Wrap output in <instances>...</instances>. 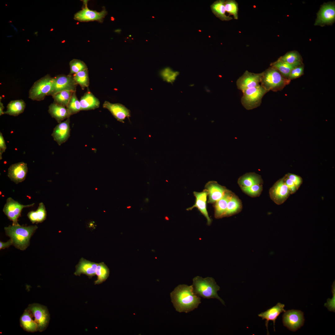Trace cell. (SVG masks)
I'll use <instances>...</instances> for the list:
<instances>
[{
	"mask_svg": "<svg viewBox=\"0 0 335 335\" xmlns=\"http://www.w3.org/2000/svg\"><path fill=\"white\" fill-rule=\"evenodd\" d=\"M171 302L176 310L188 313L197 308L201 303L200 297L195 294L192 285L180 284L171 293Z\"/></svg>",
	"mask_w": 335,
	"mask_h": 335,
	"instance_id": "6da1fadb",
	"label": "cell"
},
{
	"mask_svg": "<svg viewBox=\"0 0 335 335\" xmlns=\"http://www.w3.org/2000/svg\"><path fill=\"white\" fill-rule=\"evenodd\" d=\"M37 226H24L19 224L5 227L6 234L12 239L16 248L24 250L29 246L30 238L37 229Z\"/></svg>",
	"mask_w": 335,
	"mask_h": 335,
	"instance_id": "7a4b0ae2",
	"label": "cell"
},
{
	"mask_svg": "<svg viewBox=\"0 0 335 335\" xmlns=\"http://www.w3.org/2000/svg\"><path fill=\"white\" fill-rule=\"evenodd\" d=\"M193 281L192 285L195 294L204 298H216L225 305L224 302L217 293L220 287L213 278L211 277L203 278L197 276L193 279Z\"/></svg>",
	"mask_w": 335,
	"mask_h": 335,
	"instance_id": "3957f363",
	"label": "cell"
},
{
	"mask_svg": "<svg viewBox=\"0 0 335 335\" xmlns=\"http://www.w3.org/2000/svg\"><path fill=\"white\" fill-rule=\"evenodd\" d=\"M261 73L260 84L268 92L280 91L289 84L291 81L284 77L271 66Z\"/></svg>",
	"mask_w": 335,
	"mask_h": 335,
	"instance_id": "277c9868",
	"label": "cell"
},
{
	"mask_svg": "<svg viewBox=\"0 0 335 335\" xmlns=\"http://www.w3.org/2000/svg\"><path fill=\"white\" fill-rule=\"evenodd\" d=\"M53 78L47 74L35 82L29 92V98L33 100L41 101L48 96L52 87Z\"/></svg>",
	"mask_w": 335,
	"mask_h": 335,
	"instance_id": "5b68a950",
	"label": "cell"
},
{
	"mask_svg": "<svg viewBox=\"0 0 335 335\" xmlns=\"http://www.w3.org/2000/svg\"><path fill=\"white\" fill-rule=\"evenodd\" d=\"M268 92L261 84L256 87L246 89L242 92L241 103L247 110H251L259 106L264 95Z\"/></svg>",
	"mask_w": 335,
	"mask_h": 335,
	"instance_id": "8992f818",
	"label": "cell"
},
{
	"mask_svg": "<svg viewBox=\"0 0 335 335\" xmlns=\"http://www.w3.org/2000/svg\"><path fill=\"white\" fill-rule=\"evenodd\" d=\"M31 312L36 323L38 331L42 332L47 328L50 316L47 307L38 303L30 304L27 307Z\"/></svg>",
	"mask_w": 335,
	"mask_h": 335,
	"instance_id": "52a82bcc",
	"label": "cell"
},
{
	"mask_svg": "<svg viewBox=\"0 0 335 335\" xmlns=\"http://www.w3.org/2000/svg\"><path fill=\"white\" fill-rule=\"evenodd\" d=\"M77 84L73 76L69 74L59 75L53 77L51 90L48 96H52L60 91L67 90L76 92Z\"/></svg>",
	"mask_w": 335,
	"mask_h": 335,
	"instance_id": "ba28073f",
	"label": "cell"
},
{
	"mask_svg": "<svg viewBox=\"0 0 335 335\" xmlns=\"http://www.w3.org/2000/svg\"><path fill=\"white\" fill-rule=\"evenodd\" d=\"M304 313L301 310H292L284 312L282 316L284 325L291 331L295 332L303 325Z\"/></svg>",
	"mask_w": 335,
	"mask_h": 335,
	"instance_id": "9c48e42d",
	"label": "cell"
},
{
	"mask_svg": "<svg viewBox=\"0 0 335 335\" xmlns=\"http://www.w3.org/2000/svg\"><path fill=\"white\" fill-rule=\"evenodd\" d=\"M269 195L271 199L276 204L283 203L291 194L285 184L283 177L278 180L270 189Z\"/></svg>",
	"mask_w": 335,
	"mask_h": 335,
	"instance_id": "30bf717a",
	"label": "cell"
},
{
	"mask_svg": "<svg viewBox=\"0 0 335 335\" xmlns=\"http://www.w3.org/2000/svg\"><path fill=\"white\" fill-rule=\"evenodd\" d=\"M34 203L24 205L14 200L11 197L7 199L3 211L8 219L13 222V225L18 224V219L20 216L21 211L25 208L33 206Z\"/></svg>",
	"mask_w": 335,
	"mask_h": 335,
	"instance_id": "8fae6325",
	"label": "cell"
},
{
	"mask_svg": "<svg viewBox=\"0 0 335 335\" xmlns=\"http://www.w3.org/2000/svg\"><path fill=\"white\" fill-rule=\"evenodd\" d=\"M261 73H254L246 71L236 81L237 88L243 92L247 89L260 85Z\"/></svg>",
	"mask_w": 335,
	"mask_h": 335,
	"instance_id": "7c38bea8",
	"label": "cell"
},
{
	"mask_svg": "<svg viewBox=\"0 0 335 335\" xmlns=\"http://www.w3.org/2000/svg\"><path fill=\"white\" fill-rule=\"evenodd\" d=\"M107 14L105 8L98 12L90 10L86 4L84 7L74 14V19L80 22L97 21L101 22Z\"/></svg>",
	"mask_w": 335,
	"mask_h": 335,
	"instance_id": "4fadbf2b",
	"label": "cell"
},
{
	"mask_svg": "<svg viewBox=\"0 0 335 335\" xmlns=\"http://www.w3.org/2000/svg\"><path fill=\"white\" fill-rule=\"evenodd\" d=\"M335 19V7L333 3L324 4L317 13L315 25L324 26L332 24Z\"/></svg>",
	"mask_w": 335,
	"mask_h": 335,
	"instance_id": "5bb4252c",
	"label": "cell"
},
{
	"mask_svg": "<svg viewBox=\"0 0 335 335\" xmlns=\"http://www.w3.org/2000/svg\"><path fill=\"white\" fill-rule=\"evenodd\" d=\"M103 107V108L108 109L118 121L124 123V120L126 118L130 120V111L123 105L118 103H112L105 101Z\"/></svg>",
	"mask_w": 335,
	"mask_h": 335,
	"instance_id": "9a60e30c",
	"label": "cell"
},
{
	"mask_svg": "<svg viewBox=\"0 0 335 335\" xmlns=\"http://www.w3.org/2000/svg\"><path fill=\"white\" fill-rule=\"evenodd\" d=\"M27 172V164L20 162L12 164L10 166L7 175L12 181L17 184L25 180Z\"/></svg>",
	"mask_w": 335,
	"mask_h": 335,
	"instance_id": "2e32d148",
	"label": "cell"
},
{
	"mask_svg": "<svg viewBox=\"0 0 335 335\" xmlns=\"http://www.w3.org/2000/svg\"><path fill=\"white\" fill-rule=\"evenodd\" d=\"M69 124V118L65 121L59 123L53 129L51 135L59 145L66 142L70 136Z\"/></svg>",
	"mask_w": 335,
	"mask_h": 335,
	"instance_id": "e0dca14e",
	"label": "cell"
},
{
	"mask_svg": "<svg viewBox=\"0 0 335 335\" xmlns=\"http://www.w3.org/2000/svg\"><path fill=\"white\" fill-rule=\"evenodd\" d=\"M208 193V203H213L221 199L228 190L216 181H211L207 183L205 189Z\"/></svg>",
	"mask_w": 335,
	"mask_h": 335,
	"instance_id": "ac0fdd59",
	"label": "cell"
},
{
	"mask_svg": "<svg viewBox=\"0 0 335 335\" xmlns=\"http://www.w3.org/2000/svg\"><path fill=\"white\" fill-rule=\"evenodd\" d=\"M193 194L196 198L195 204L191 207L187 208L186 210H191L194 208H197L206 218L207 224L208 225H210L212 222V220L208 215L206 205L207 192L204 189L201 192L194 191Z\"/></svg>",
	"mask_w": 335,
	"mask_h": 335,
	"instance_id": "d6986e66",
	"label": "cell"
},
{
	"mask_svg": "<svg viewBox=\"0 0 335 335\" xmlns=\"http://www.w3.org/2000/svg\"><path fill=\"white\" fill-rule=\"evenodd\" d=\"M284 307L285 305L284 304L278 302L275 306L258 315L259 317L262 318V319L266 320L265 325L267 329V335L269 334L268 328L269 321L271 320L273 321L274 330L275 331V324L276 320L281 313L286 311L284 309Z\"/></svg>",
	"mask_w": 335,
	"mask_h": 335,
	"instance_id": "ffe728a7",
	"label": "cell"
},
{
	"mask_svg": "<svg viewBox=\"0 0 335 335\" xmlns=\"http://www.w3.org/2000/svg\"><path fill=\"white\" fill-rule=\"evenodd\" d=\"M97 264L82 258L76 266V270L74 274L79 276L82 274H85L89 278H91L96 275Z\"/></svg>",
	"mask_w": 335,
	"mask_h": 335,
	"instance_id": "44dd1931",
	"label": "cell"
},
{
	"mask_svg": "<svg viewBox=\"0 0 335 335\" xmlns=\"http://www.w3.org/2000/svg\"><path fill=\"white\" fill-rule=\"evenodd\" d=\"M20 327L25 331L29 333L38 331L37 324L33 315L27 307L25 309L20 319Z\"/></svg>",
	"mask_w": 335,
	"mask_h": 335,
	"instance_id": "7402d4cb",
	"label": "cell"
},
{
	"mask_svg": "<svg viewBox=\"0 0 335 335\" xmlns=\"http://www.w3.org/2000/svg\"><path fill=\"white\" fill-rule=\"evenodd\" d=\"M48 112L52 117L60 123L70 116L66 107L53 102L48 107Z\"/></svg>",
	"mask_w": 335,
	"mask_h": 335,
	"instance_id": "603a6c76",
	"label": "cell"
},
{
	"mask_svg": "<svg viewBox=\"0 0 335 335\" xmlns=\"http://www.w3.org/2000/svg\"><path fill=\"white\" fill-rule=\"evenodd\" d=\"M80 102L81 110L94 109L99 107L100 102L91 92L87 91L81 97Z\"/></svg>",
	"mask_w": 335,
	"mask_h": 335,
	"instance_id": "cb8c5ba5",
	"label": "cell"
},
{
	"mask_svg": "<svg viewBox=\"0 0 335 335\" xmlns=\"http://www.w3.org/2000/svg\"><path fill=\"white\" fill-rule=\"evenodd\" d=\"M233 194L227 190L223 196L215 202L214 216L216 218H220L224 217L228 202Z\"/></svg>",
	"mask_w": 335,
	"mask_h": 335,
	"instance_id": "d4e9b609",
	"label": "cell"
},
{
	"mask_svg": "<svg viewBox=\"0 0 335 335\" xmlns=\"http://www.w3.org/2000/svg\"><path fill=\"white\" fill-rule=\"evenodd\" d=\"M260 176L254 172L245 174L238 179V183L240 187H248L253 185L261 184Z\"/></svg>",
	"mask_w": 335,
	"mask_h": 335,
	"instance_id": "484cf974",
	"label": "cell"
},
{
	"mask_svg": "<svg viewBox=\"0 0 335 335\" xmlns=\"http://www.w3.org/2000/svg\"><path fill=\"white\" fill-rule=\"evenodd\" d=\"M225 0H218L214 2L211 5V8L213 14L220 20L223 21H228L232 18L227 16L225 6Z\"/></svg>",
	"mask_w": 335,
	"mask_h": 335,
	"instance_id": "4316f807",
	"label": "cell"
},
{
	"mask_svg": "<svg viewBox=\"0 0 335 335\" xmlns=\"http://www.w3.org/2000/svg\"><path fill=\"white\" fill-rule=\"evenodd\" d=\"M25 106V103L22 100H11L8 104L4 113L11 116H17L24 111Z\"/></svg>",
	"mask_w": 335,
	"mask_h": 335,
	"instance_id": "83f0119b",
	"label": "cell"
},
{
	"mask_svg": "<svg viewBox=\"0 0 335 335\" xmlns=\"http://www.w3.org/2000/svg\"><path fill=\"white\" fill-rule=\"evenodd\" d=\"M303 64L302 62L291 64L283 62L278 59L272 63L270 66L277 69L285 78L288 79V77L291 70L294 67Z\"/></svg>",
	"mask_w": 335,
	"mask_h": 335,
	"instance_id": "f1b7e54d",
	"label": "cell"
},
{
	"mask_svg": "<svg viewBox=\"0 0 335 335\" xmlns=\"http://www.w3.org/2000/svg\"><path fill=\"white\" fill-rule=\"evenodd\" d=\"M242 208V204L238 198L233 194L229 200L224 217L233 215L240 211Z\"/></svg>",
	"mask_w": 335,
	"mask_h": 335,
	"instance_id": "f546056e",
	"label": "cell"
},
{
	"mask_svg": "<svg viewBox=\"0 0 335 335\" xmlns=\"http://www.w3.org/2000/svg\"><path fill=\"white\" fill-rule=\"evenodd\" d=\"M74 92L64 90L59 92L52 96L54 102L66 107Z\"/></svg>",
	"mask_w": 335,
	"mask_h": 335,
	"instance_id": "4dcf8cb0",
	"label": "cell"
},
{
	"mask_svg": "<svg viewBox=\"0 0 335 335\" xmlns=\"http://www.w3.org/2000/svg\"><path fill=\"white\" fill-rule=\"evenodd\" d=\"M109 274V269L104 262L98 263L96 272L97 279L94 281V284H99L105 281L108 277Z\"/></svg>",
	"mask_w": 335,
	"mask_h": 335,
	"instance_id": "1f68e13d",
	"label": "cell"
},
{
	"mask_svg": "<svg viewBox=\"0 0 335 335\" xmlns=\"http://www.w3.org/2000/svg\"><path fill=\"white\" fill-rule=\"evenodd\" d=\"M74 79L77 84H79L83 89L88 87L89 80L88 69L80 71L73 76Z\"/></svg>",
	"mask_w": 335,
	"mask_h": 335,
	"instance_id": "d6a6232c",
	"label": "cell"
},
{
	"mask_svg": "<svg viewBox=\"0 0 335 335\" xmlns=\"http://www.w3.org/2000/svg\"><path fill=\"white\" fill-rule=\"evenodd\" d=\"M70 116L81 110L80 100L78 99L76 92H73L69 103L66 107Z\"/></svg>",
	"mask_w": 335,
	"mask_h": 335,
	"instance_id": "836d02e7",
	"label": "cell"
},
{
	"mask_svg": "<svg viewBox=\"0 0 335 335\" xmlns=\"http://www.w3.org/2000/svg\"><path fill=\"white\" fill-rule=\"evenodd\" d=\"M179 74L178 71H174L169 67L163 69L160 72V76L163 80L171 83L174 82Z\"/></svg>",
	"mask_w": 335,
	"mask_h": 335,
	"instance_id": "e575fe53",
	"label": "cell"
},
{
	"mask_svg": "<svg viewBox=\"0 0 335 335\" xmlns=\"http://www.w3.org/2000/svg\"><path fill=\"white\" fill-rule=\"evenodd\" d=\"M278 59L291 64L302 62L301 56L296 51L288 52L284 56L280 57Z\"/></svg>",
	"mask_w": 335,
	"mask_h": 335,
	"instance_id": "d590c367",
	"label": "cell"
},
{
	"mask_svg": "<svg viewBox=\"0 0 335 335\" xmlns=\"http://www.w3.org/2000/svg\"><path fill=\"white\" fill-rule=\"evenodd\" d=\"M70 68L69 75L75 74L80 71L88 69L85 63L83 61L78 59H73L69 62Z\"/></svg>",
	"mask_w": 335,
	"mask_h": 335,
	"instance_id": "8d00e7d4",
	"label": "cell"
},
{
	"mask_svg": "<svg viewBox=\"0 0 335 335\" xmlns=\"http://www.w3.org/2000/svg\"><path fill=\"white\" fill-rule=\"evenodd\" d=\"M225 6L226 12L233 16L234 19H238V7L237 2L234 0L225 1Z\"/></svg>",
	"mask_w": 335,
	"mask_h": 335,
	"instance_id": "74e56055",
	"label": "cell"
},
{
	"mask_svg": "<svg viewBox=\"0 0 335 335\" xmlns=\"http://www.w3.org/2000/svg\"><path fill=\"white\" fill-rule=\"evenodd\" d=\"M245 193L251 197L258 196L262 190V186L261 184H257L248 187H241Z\"/></svg>",
	"mask_w": 335,
	"mask_h": 335,
	"instance_id": "f35d334b",
	"label": "cell"
},
{
	"mask_svg": "<svg viewBox=\"0 0 335 335\" xmlns=\"http://www.w3.org/2000/svg\"><path fill=\"white\" fill-rule=\"evenodd\" d=\"M35 212L37 218V223L42 222L46 219L47 212L43 203L41 202L39 203L38 209Z\"/></svg>",
	"mask_w": 335,
	"mask_h": 335,
	"instance_id": "ab89813d",
	"label": "cell"
},
{
	"mask_svg": "<svg viewBox=\"0 0 335 335\" xmlns=\"http://www.w3.org/2000/svg\"><path fill=\"white\" fill-rule=\"evenodd\" d=\"M304 70L303 64L294 67L291 71L288 79L291 80L300 77L304 74Z\"/></svg>",
	"mask_w": 335,
	"mask_h": 335,
	"instance_id": "60d3db41",
	"label": "cell"
},
{
	"mask_svg": "<svg viewBox=\"0 0 335 335\" xmlns=\"http://www.w3.org/2000/svg\"><path fill=\"white\" fill-rule=\"evenodd\" d=\"M285 175L294 183L298 190L303 182V180L300 176L291 173H288Z\"/></svg>",
	"mask_w": 335,
	"mask_h": 335,
	"instance_id": "b9f144b4",
	"label": "cell"
},
{
	"mask_svg": "<svg viewBox=\"0 0 335 335\" xmlns=\"http://www.w3.org/2000/svg\"><path fill=\"white\" fill-rule=\"evenodd\" d=\"M283 177L284 181L290 191L291 194L295 193L298 189L294 183L285 175Z\"/></svg>",
	"mask_w": 335,
	"mask_h": 335,
	"instance_id": "7bdbcfd3",
	"label": "cell"
},
{
	"mask_svg": "<svg viewBox=\"0 0 335 335\" xmlns=\"http://www.w3.org/2000/svg\"><path fill=\"white\" fill-rule=\"evenodd\" d=\"M332 286V292L333 296L332 299H328L327 302L325 303L324 306L327 307L328 310L335 312V284L334 283Z\"/></svg>",
	"mask_w": 335,
	"mask_h": 335,
	"instance_id": "ee69618b",
	"label": "cell"
},
{
	"mask_svg": "<svg viewBox=\"0 0 335 335\" xmlns=\"http://www.w3.org/2000/svg\"><path fill=\"white\" fill-rule=\"evenodd\" d=\"M6 145L5 141L2 133L0 132V159H2V155L6 149Z\"/></svg>",
	"mask_w": 335,
	"mask_h": 335,
	"instance_id": "f6af8a7d",
	"label": "cell"
},
{
	"mask_svg": "<svg viewBox=\"0 0 335 335\" xmlns=\"http://www.w3.org/2000/svg\"><path fill=\"white\" fill-rule=\"evenodd\" d=\"M27 216L33 223H37V218L35 211H32L29 212L27 214Z\"/></svg>",
	"mask_w": 335,
	"mask_h": 335,
	"instance_id": "bcb514c9",
	"label": "cell"
},
{
	"mask_svg": "<svg viewBox=\"0 0 335 335\" xmlns=\"http://www.w3.org/2000/svg\"><path fill=\"white\" fill-rule=\"evenodd\" d=\"M13 241L12 239H10L9 240L6 242H3L0 241V249H4L6 248H8L11 245L13 244Z\"/></svg>",
	"mask_w": 335,
	"mask_h": 335,
	"instance_id": "7dc6e473",
	"label": "cell"
},
{
	"mask_svg": "<svg viewBox=\"0 0 335 335\" xmlns=\"http://www.w3.org/2000/svg\"><path fill=\"white\" fill-rule=\"evenodd\" d=\"M2 97L0 96V115L1 116L4 114V112L3 111L4 109V106L3 103L2 102L1 100Z\"/></svg>",
	"mask_w": 335,
	"mask_h": 335,
	"instance_id": "c3c4849f",
	"label": "cell"
},
{
	"mask_svg": "<svg viewBox=\"0 0 335 335\" xmlns=\"http://www.w3.org/2000/svg\"><path fill=\"white\" fill-rule=\"evenodd\" d=\"M115 31H116V32H120L121 31V30H120V29H118V30H116Z\"/></svg>",
	"mask_w": 335,
	"mask_h": 335,
	"instance_id": "681fc988",
	"label": "cell"
},
{
	"mask_svg": "<svg viewBox=\"0 0 335 335\" xmlns=\"http://www.w3.org/2000/svg\"><path fill=\"white\" fill-rule=\"evenodd\" d=\"M131 207L130 206H128V207H127V208H130Z\"/></svg>",
	"mask_w": 335,
	"mask_h": 335,
	"instance_id": "f907efd6",
	"label": "cell"
}]
</instances>
